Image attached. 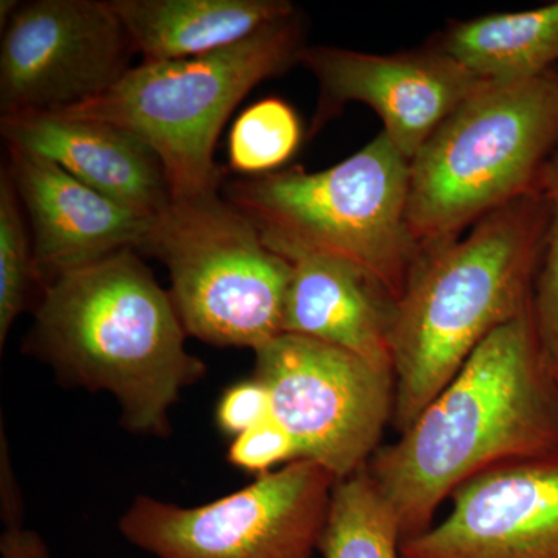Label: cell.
<instances>
[{
	"mask_svg": "<svg viewBox=\"0 0 558 558\" xmlns=\"http://www.w3.org/2000/svg\"><path fill=\"white\" fill-rule=\"evenodd\" d=\"M557 143L558 70L472 95L410 161L407 222L418 250L537 190Z\"/></svg>",
	"mask_w": 558,
	"mask_h": 558,
	"instance_id": "cell-6",
	"label": "cell"
},
{
	"mask_svg": "<svg viewBox=\"0 0 558 558\" xmlns=\"http://www.w3.org/2000/svg\"><path fill=\"white\" fill-rule=\"evenodd\" d=\"M2 435V454H0V505H2V520L7 527L22 526V506L20 486L14 480L13 469H11L9 444L5 439V429L0 432Z\"/></svg>",
	"mask_w": 558,
	"mask_h": 558,
	"instance_id": "cell-24",
	"label": "cell"
},
{
	"mask_svg": "<svg viewBox=\"0 0 558 558\" xmlns=\"http://www.w3.org/2000/svg\"><path fill=\"white\" fill-rule=\"evenodd\" d=\"M336 483L322 465L296 459L194 508L138 495L119 531L157 558H312Z\"/></svg>",
	"mask_w": 558,
	"mask_h": 558,
	"instance_id": "cell-8",
	"label": "cell"
},
{
	"mask_svg": "<svg viewBox=\"0 0 558 558\" xmlns=\"http://www.w3.org/2000/svg\"><path fill=\"white\" fill-rule=\"evenodd\" d=\"M9 156L7 171L32 227L39 288L64 271L145 247L153 218L102 196L44 157L16 148Z\"/></svg>",
	"mask_w": 558,
	"mask_h": 558,
	"instance_id": "cell-13",
	"label": "cell"
},
{
	"mask_svg": "<svg viewBox=\"0 0 558 558\" xmlns=\"http://www.w3.org/2000/svg\"><path fill=\"white\" fill-rule=\"evenodd\" d=\"M538 193L548 205L545 250L532 295V315L543 354L558 369V143L539 172Z\"/></svg>",
	"mask_w": 558,
	"mask_h": 558,
	"instance_id": "cell-21",
	"label": "cell"
},
{
	"mask_svg": "<svg viewBox=\"0 0 558 558\" xmlns=\"http://www.w3.org/2000/svg\"><path fill=\"white\" fill-rule=\"evenodd\" d=\"M402 558H558V453L509 462L458 488Z\"/></svg>",
	"mask_w": 558,
	"mask_h": 558,
	"instance_id": "cell-12",
	"label": "cell"
},
{
	"mask_svg": "<svg viewBox=\"0 0 558 558\" xmlns=\"http://www.w3.org/2000/svg\"><path fill=\"white\" fill-rule=\"evenodd\" d=\"M142 252L170 271V295L189 336L253 351L284 333L292 264L219 191L172 199Z\"/></svg>",
	"mask_w": 558,
	"mask_h": 558,
	"instance_id": "cell-7",
	"label": "cell"
},
{
	"mask_svg": "<svg viewBox=\"0 0 558 558\" xmlns=\"http://www.w3.org/2000/svg\"><path fill=\"white\" fill-rule=\"evenodd\" d=\"M299 459V449L292 436L275 418L248 429L231 439L227 461L234 469L259 476L275 472V468Z\"/></svg>",
	"mask_w": 558,
	"mask_h": 558,
	"instance_id": "cell-22",
	"label": "cell"
},
{
	"mask_svg": "<svg viewBox=\"0 0 558 558\" xmlns=\"http://www.w3.org/2000/svg\"><path fill=\"white\" fill-rule=\"evenodd\" d=\"M301 135L292 106L281 98H264L245 109L231 128L230 168L242 178L278 171L299 149Z\"/></svg>",
	"mask_w": 558,
	"mask_h": 558,
	"instance_id": "cell-19",
	"label": "cell"
},
{
	"mask_svg": "<svg viewBox=\"0 0 558 558\" xmlns=\"http://www.w3.org/2000/svg\"><path fill=\"white\" fill-rule=\"evenodd\" d=\"M145 62L227 49L296 13L288 0H110Z\"/></svg>",
	"mask_w": 558,
	"mask_h": 558,
	"instance_id": "cell-16",
	"label": "cell"
},
{
	"mask_svg": "<svg viewBox=\"0 0 558 558\" xmlns=\"http://www.w3.org/2000/svg\"><path fill=\"white\" fill-rule=\"evenodd\" d=\"M284 333L332 344L379 369L392 371L396 301L376 279L341 260H293Z\"/></svg>",
	"mask_w": 558,
	"mask_h": 558,
	"instance_id": "cell-15",
	"label": "cell"
},
{
	"mask_svg": "<svg viewBox=\"0 0 558 558\" xmlns=\"http://www.w3.org/2000/svg\"><path fill=\"white\" fill-rule=\"evenodd\" d=\"M2 558H50V550L38 532L24 526H11L0 537Z\"/></svg>",
	"mask_w": 558,
	"mask_h": 558,
	"instance_id": "cell-25",
	"label": "cell"
},
{
	"mask_svg": "<svg viewBox=\"0 0 558 558\" xmlns=\"http://www.w3.org/2000/svg\"><path fill=\"white\" fill-rule=\"evenodd\" d=\"M402 531L368 470L337 481L319 553L323 558H402Z\"/></svg>",
	"mask_w": 558,
	"mask_h": 558,
	"instance_id": "cell-18",
	"label": "cell"
},
{
	"mask_svg": "<svg viewBox=\"0 0 558 558\" xmlns=\"http://www.w3.org/2000/svg\"><path fill=\"white\" fill-rule=\"evenodd\" d=\"M300 62L319 84L312 132L348 102H363L379 113L381 132L409 161L462 102L487 84L438 47L396 54L306 47Z\"/></svg>",
	"mask_w": 558,
	"mask_h": 558,
	"instance_id": "cell-11",
	"label": "cell"
},
{
	"mask_svg": "<svg viewBox=\"0 0 558 558\" xmlns=\"http://www.w3.org/2000/svg\"><path fill=\"white\" fill-rule=\"evenodd\" d=\"M409 189L410 161L380 132L328 170L231 180L223 197L289 263L318 256L351 264L398 303L418 255L407 222Z\"/></svg>",
	"mask_w": 558,
	"mask_h": 558,
	"instance_id": "cell-4",
	"label": "cell"
},
{
	"mask_svg": "<svg viewBox=\"0 0 558 558\" xmlns=\"http://www.w3.org/2000/svg\"><path fill=\"white\" fill-rule=\"evenodd\" d=\"M40 290L27 351L65 384L112 396L128 432L167 438L180 392L207 365L190 354L170 292L135 250L64 271Z\"/></svg>",
	"mask_w": 558,
	"mask_h": 558,
	"instance_id": "cell-2",
	"label": "cell"
},
{
	"mask_svg": "<svg viewBox=\"0 0 558 558\" xmlns=\"http://www.w3.org/2000/svg\"><path fill=\"white\" fill-rule=\"evenodd\" d=\"M304 35L295 13L227 49L143 62L106 94L60 113L105 121L149 146L163 165L172 199L213 193L223 182L215 161L223 124L253 87L300 61Z\"/></svg>",
	"mask_w": 558,
	"mask_h": 558,
	"instance_id": "cell-5",
	"label": "cell"
},
{
	"mask_svg": "<svg viewBox=\"0 0 558 558\" xmlns=\"http://www.w3.org/2000/svg\"><path fill=\"white\" fill-rule=\"evenodd\" d=\"M548 220L535 190L488 213L464 240L418 250L392 319L399 435L492 332L531 310Z\"/></svg>",
	"mask_w": 558,
	"mask_h": 558,
	"instance_id": "cell-3",
	"label": "cell"
},
{
	"mask_svg": "<svg viewBox=\"0 0 558 558\" xmlns=\"http://www.w3.org/2000/svg\"><path fill=\"white\" fill-rule=\"evenodd\" d=\"M9 148L53 161L84 185L156 218L172 201L163 165L149 146L105 121L65 113L2 116Z\"/></svg>",
	"mask_w": 558,
	"mask_h": 558,
	"instance_id": "cell-14",
	"label": "cell"
},
{
	"mask_svg": "<svg viewBox=\"0 0 558 558\" xmlns=\"http://www.w3.org/2000/svg\"><path fill=\"white\" fill-rule=\"evenodd\" d=\"M270 392L275 421L292 436L299 459L337 481L368 468L392 422L391 371L332 344L281 333L255 351V373Z\"/></svg>",
	"mask_w": 558,
	"mask_h": 558,
	"instance_id": "cell-9",
	"label": "cell"
},
{
	"mask_svg": "<svg viewBox=\"0 0 558 558\" xmlns=\"http://www.w3.org/2000/svg\"><path fill=\"white\" fill-rule=\"evenodd\" d=\"M558 453V377L531 310L492 332L368 473L402 542L433 526L459 487L509 462Z\"/></svg>",
	"mask_w": 558,
	"mask_h": 558,
	"instance_id": "cell-1",
	"label": "cell"
},
{
	"mask_svg": "<svg viewBox=\"0 0 558 558\" xmlns=\"http://www.w3.org/2000/svg\"><path fill=\"white\" fill-rule=\"evenodd\" d=\"M9 171L0 174V347L11 326L27 307L28 293L38 284L32 234Z\"/></svg>",
	"mask_w": 558,
	"mask_h": 558,
	"instance_id": "cell-20",
	"label": "cell"
},
{
	"mask_svg": "<svg viewBox=\"0 0 558 558\" xmlns=\"http://www.w3.org/2000/svg\"><path fill=\"white\" fill-rule=\"evenodd\" d=\"M557 377H558V369H557Z\"/></svg>",
	"mask_w": 558,
	"mask_h": 558,
	"instance_id": "cell-26",
	"label": "cell"
},
{
	"mask_svg": "<svg viewBox=\"0 0 558 558\" xmlns=\"http://www.w3.org/2000/svg\"><path fill=\"white\" fill-rule=\"evenodd\" d=\"M436 47L487 84L537 78L558 64V2L461 22Z\"/></svg>",
	"mask_w": 558,
	"mask_h": 558,
	"instance_id": "cell-17",
	"label": "cell"
},
{
	"mask_svg": "<svg viewBox=\"0 0 558 558\" xmlns=\"http://www.w3.org/2000/svg\"><path fill=\"white\" fill-rule=\"evenodd\" d=\"M135 53L110 0H33L2 27V116L61 112L94 100Z\"/></svg>",
	"mask_w": 558,
	"mask_h": 558,
	"instance_id": "cell-10",
	"label": "cell"
},
{
	"mask_svg": "<svg viewBox=\"0 0 558 558\" xmlns=\"http://www.w3.org/2000/svg\"><path fill=\"white\" fill-rule=\"evenodd\" d=\"M274 418L269 389L255 376L231 385L216 407V425L231 439Z\"/></svg>",
	"mask_w": 558,
	"mask_h": 558,
	"instance_id": "cell-23",
	"label": "cell"
}]
</instances>
